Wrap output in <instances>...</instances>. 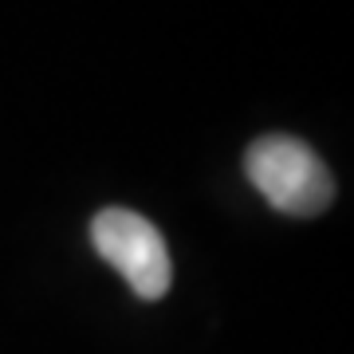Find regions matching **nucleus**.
<instances>
[{
	"mask_svg": "<svg viewBox=\"0 0 354 354\" xmlns=\"http://www.w3.org/2000/svg\"><path fill=\"white\" fill-rule=\"evenodd\" d=\"M244 174L276 213L319 216L335 201V181L307 142L295 134H264L244 153Z\"/></svg>",
	"mask_w": 354,
	"mask_h": 354,
	"instance_id": "obj_1",
	"label": "nucleus"
},
{
	"mask_svg": "<svg viewBox=\"0 0 354 354\" xmlns=\"http://www.w3.org/2000/svg\"><path fill=\"white\" fill-rule=\"evenodd\" d=\"M91 241L99 256L130 283V291L153 304L162 299L169 283H174V260H169V244L158 232L153 221H146L134 209H102L91 221Z\"/></svg>",
	"mask_w": 354,
	"mask_h": 354,
	"instance_id": "obj_2",
	"label": "nucleus"
}]
</instances>
